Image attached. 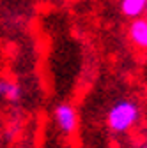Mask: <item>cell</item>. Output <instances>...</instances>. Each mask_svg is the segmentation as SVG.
Wrapping results in <instances>:
<instances>
[{
    "label": "cell",
    "instance_id": "6da1fadb",
    "mask_svg": "<svg viewBox=\"0 0 147 148\" xmlns=\"http://www.w3.org/2000/svg\"><path fill=\"white\" fill-rule=\"evenodd\" d=\"M140 106L131 101V99H122L119 102H115L112 108H110L108 115H106V122H108V127L112 132H117V134H124L128 131L138 123L140 120Z\"/></svg>",
    "mask_w": 147,
    "mask_h": 148
},
{
    "label": "cell",
    "instance_id": "7a4b0ae2",
    "mask_svg": "<svg viewBox=\"0 0 147 148\" xmlns=\"http://www.w3.org/2000/svg\"><path fill=\"white\" fill-rule=\"evenodd\" d=\"M55 123L66 134H73L78 127V113L75 106H71L69 102H60L57 108H55Z\"/></svg>",
    "mask_w": 147,
    "mask_h": 148
},
{
    "label": "cell",
    "instance_id": "3957f363",
    "mask_svg": "<svg viewBox=\"0 0 147 148\" xmlns=\"http://www.w3.org/2000/svg\"><path fill=\"white\" fill-rule=\"evenodd\" d=\"M128 37H130V42L138 51L147 53V16L131 20L130 28H128Z\"/></svg>",
    "mask_w": 147,
    "mask_h": 148
},
{
    "label": "cell",
    "instance_id": "277c9868",
    "mask_svg": "<svg viewBox=\"0 0 147 148\" xmlns=\"http://www.w3.org/2000/svg\"><path fill=\"white\" fill-rule=\"evenodd\" d=\"M21 95H23L21 85H18L16 81H9L6 78H0V97H6L9 102L16 104L21 101Z\"/></svg>",
    "mask_w": 147,
    "mask_h": 148
},
{
    "label": "cell",
    "instance_id": "5b68a950",
    "mask_svg": "<svg viewBox=\"0 0 147 148\" xmlns=\"http://www.w3.org/2000/svg\"><path fill=\"white\" fill-rule=\"evenodd\" d=\"M121 12L130 20L140 18L147 12V0H121Z\"/></svg>",
    "mask_w": 147,
    "mask_h": 148
},
{
    "label": "cell",
    "instance_id": "8992f818",
    "mask_svg": "<svg viewBox=\"0 0 147 148\" xmlns=\"http://www.w3.org/2000/svg\"><path fill=\"white\" fill-rule=\"evenodd\" d=\"M20 125H21V123H20V120H11V122H9V131H7V136H9V138H12L18 131H20Z\"/></svg>",
    "mask_w": 147,
    "mask_h": 148
},
{
    "label": "cell",
    "instance_id": "52a82bcc",
    "mask_svg": "<svg viewBox=\"0 0 147 148\" xmlns=\"http://www.w3.org/2000/svg\"><path fill=\"white\" fill-rule=\"evenodd\" d=\"M142 148H147V141H145V143H144V145H142Z\"/></svg>",
    "mask_w": 147,
    "mask_h": 148
}]
</instances>
